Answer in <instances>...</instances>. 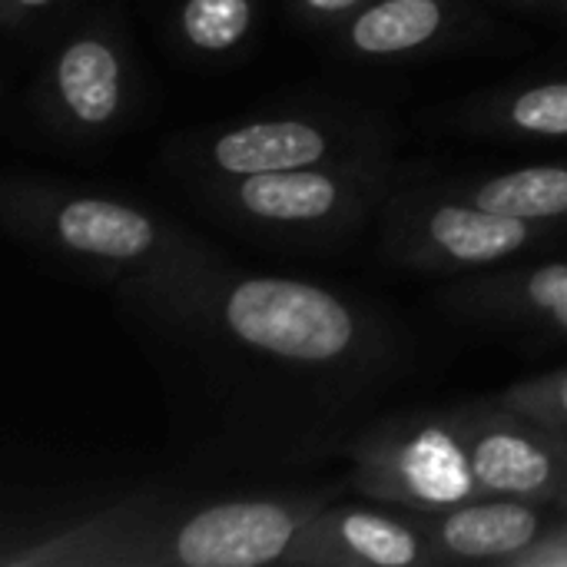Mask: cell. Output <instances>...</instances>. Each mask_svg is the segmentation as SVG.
Segmentation results:
<instances>
[{"instance_id":"1","label":"cell","mask_w":567,"mask_h":567,"mask_svg":"<svg viewBox=\"0 0 567 567\" xmlns=\"http://www.w3.org/2000/svg\"><path fill=\"white\" fill-rule=\"evenodd\" d=\"M133 326L176 439L213 468L349 455L415 369L409 332L372 299L229 262Z\"/></svg>"},{"instance_id":"2","label":"cell","mask_w":567,"mask_h":567,"mask_svg":"<svg viewBox=\"0 0 567 567\" xmlns=\"http://www.w3.org/2000/svg\"><path fill=\"white\" fill-rule=\"evenodd\" d=\"M329 492L126 495L3 551L7 567L282 565Z\"/></svg>"},{"instance_id":"3","label":"cell","mask_w":567,"mask_h":567,"mask_svg":"<svg viewBox=\"0 0 567 567\" xmlns=\"http://www.w3.org/2000/svg\"><path fill=\"white\" fill-rule=\"evenodd\" d=\"M0 223L23 246L113 289L130 316L166 306L226 266L206 239L146 203L50 176L10 173Z\"/></svg>"},{"instance_id":"4","label":"cell","mask_w":567,"mask_h":567,"mask_svg":"<svg viewBox=\"0 0 567 567\" xmlns=\"http://www.w3.org/2000/svg\"><path fill=\"white\" fill-rule=\"evenodd\" d=\"M395 183V153L302 169L186 183L199 213L226 229L286 249H332L352 239Z\"/></svg>"},{"instance_id":"5","label":"cell","mask_w":567,"mask_h":567,"mask_svg":"<svg viewBox=\"0 0 567 567\" xmlns=\"http://www.w3.org/2000/svg\"><path fill=\"white\" fill-rule=\"evenodd\" d=\"M395 123L375 110L292 106L196 126L169 143L166 163L183 183H199L302 169L352 156H382L395 153Z\"/></svg>"},{"instance_id":"6","label":"cell","mask_w":567,"mask_h":567,"mask_svg":"<svg viewBox=\"0 0 567 567\" xmlns=\"http://www.w3.org/2000/svg\"><path fill=\"white\" fill-rule=\"evenodd\" d=\"M33 123L60 143L120 136L143 103V66L116 7L70 17L43 50L27 93Z\"/></svg>"},{"instance_id":"7","label":"cell","mask_w":567,"mask_h":567,"mask_svg":"<svg viewBox=\"0 0 567 567\" xmlns=\"http://www.w3.org/2000/svg\"><path fill=\"white\" fill-rule=\"evenodd\" d=\"M382 252L429 276H472L565 243V223H535L475 206L439 183H392L375 213Z\"/></svg>"},{"instance_id":"8","label":"cell","mask_w":567,"mask_h":567,"mask_svg":"<svg viewBox=\"0 0 567 567\" xmlns=\"http://www.w3.org/2000/svg\"><path fill=\"white\" fill-rule=\"evenodd\" d=\"M346 458L355 492L405 512L432 515L485 498L458 405L379 415L359 432Z\"/></svg>"},{"instance_id":"9","label":"cell","mask_w":567,"mask_h":567,"mask_svg":"<svg viewBox=\"0 0 567 567\" xmlns=\"http://www.w3.org/2000/svg\"><path fill=\"white\" fill-rule=\"evenodd\" d=\"M482 495L567 505V435L512 409L502 395L458 405Z\"/></svg>"},{"instance_id":"10","label":"cell","mask_w":567,"mask_h":567,"mask_svg":"<svg viewBox=\"0 0 567 567\" xmlns=\"http://www.w3.org/2000/svg\"><path fill=\"white\" fill-rule=\"evenodd\" d=\"M289 567H429L445 565L412 512L372 505H326L292 538Z\"/></svg>"},{"instance_id":"11","label":"cell","mask_w":567,"mask_h":567,"mask_svg":"<svg viewBox=\"0 0 567 567\" xmlns=\"http://www.w3.org/2000/svg\"><path fill=\"white\" fill-rule=\"evenodd\" d=\"M439 558L449 561H528L561 525L565 508L525 498L485 495L449 512H412Z\"/></svg>"},{"instance_id":"12","label":"cell","mask_w":567,"mask_h":567,"mask_svg":"<svg viewBox=\"0 0 567 567\" xmlns=\"http://www.w3.org/2000/svg\"><path fill=\"white\" fill-rule=\"evenodd\" d=\"M472 23L465 0H365L352 17L322 33L352 63H405L452 47Z\"/></svg>"},{"instance_id":"13","label":"cell","mask_w":567,"mask_h":567,"mask_svg":"<svg viewBox=\"0 0 567 567\" xmlns=\"http://www.w3.org/2000/svg\"><path fill=\"white\" fill-rule=\"evenodd\" d=\"M442 302L482 326L567 339V259L458 276Z\"/></svg>"},{"instance_id":"14","label":"cell","mask_w":567,"mask_h":567,"mask_svg":"<svg viewBox=\"0 0 567 567\" xmlns=\"http://www.w3.org/2000/svg\"><path fill=\"white\" fill-rule=\"evenodd\" d=\"M462 133L498 143H567V70L522 76L455 106Z\"/></svg>"},{"instance_id":"15","label":"cell","mask_w":567,"mask_h":567,"mask_svg":"<svg viewBox=\"0 0 567 567\" xmlns=\"http://www.w3.org/2000/svg\"><path fill=\"white\" fill-rule=\"evenodd\" d=\"M259 20L262 0H173L166 40L186 63L223 66L252 47Z\"/></svg>"},{"instance_id":"16","label":"cell","mask_w":567,"mask_h":567,"mask_svg":"<svg viewBox=\"0 0 567 567\" xmlns=\"http://www.w3.org/2000/svg\"><path fill=\"white\" fill-rule=\"evenodd\" d=\"M435 183L492 213L567 226V159L505 166L472 176H449Z\"/></svg>"},{"instance_id":"17","label":"cell","mask_w":567,"mask_h":567,"mask_svg":"<svg viewBox=\"0 0 567 567\" xmlns=\"http://www.w3.org/2000/svg\"><path fill=\"white\" fill-rule=\"evenodd\" d=\"M512 409L538 419L548 429H558L567 435V365L551 369L542 375H528L512 382L508 389L498 392Z\"/></svg>"},{"instance_id":"18","label":"cell","mask_w":567,"mask_h":567,"mask_svg":"<svg viewBox=\"0 0 567 567\" xmlns=\"http://www.w3.org/2000/svg\"><path fill=\"white\" fill-rule=\"evenodd\" d=\"M70 7L73 0H0V27L7 40L40 43L50 40L70 20H63Z\"/></svg>"},{"instance_id":"19","label":"cell","mask_w":567,"mask_h":567,"mask_svg":"<svg viewBox=\"0 0 567 567\" xmlns=\"http://www.w3.org/2000/svg\"><path fill=\"white\" fill-rule=\"evenodd\" d=\"M365 0H286L289 13L316 33H329L332 27H339L346 17H352Z\"/></svg>"},{"instance_id":"20","label":"cell","mask_w":567,"mask_h":567,"mask_svg":"<svg viewBox=\"0 0 567 567\" xmlns=\"http://www.w3.org/2000/svg\"><path fill=\"white\" fill-rule=\"evenodd\" d=\"M502 3H512V7H522V10H551L548 0H502Z\"/></svg>"},{"instance_id":"21","label":"cell","mask_w":567,"mask_h":567,"mask_svg":"<svg viewBox=\"0 0 567 567\" xmlns=\"http://www.w3.org/2000/svg\"><path fill=\"white\" fill-rule=\"evenodd\" d=\"M548 7H551V10H558L561 17H567V0H548Z\"/></svg>"}]
</instances>
